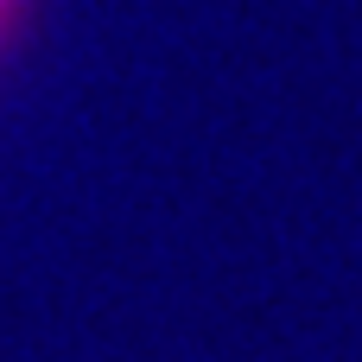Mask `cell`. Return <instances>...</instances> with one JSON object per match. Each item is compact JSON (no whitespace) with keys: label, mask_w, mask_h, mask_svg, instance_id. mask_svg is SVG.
<instances>
[{"label":"cell","mask_w":362,"mask_h":362,"mask_svg":"<svg viewBox=\"0 0 362 362\" xmlns=\"http://www.w3.org/2000/svg\"><path fill=\"white\" fill-rule=\"evenodd\" d=\"M13 19H19V0H0V38L13 32Z\"/></svg>","instance_id":"cell-1"}]
</instances>
